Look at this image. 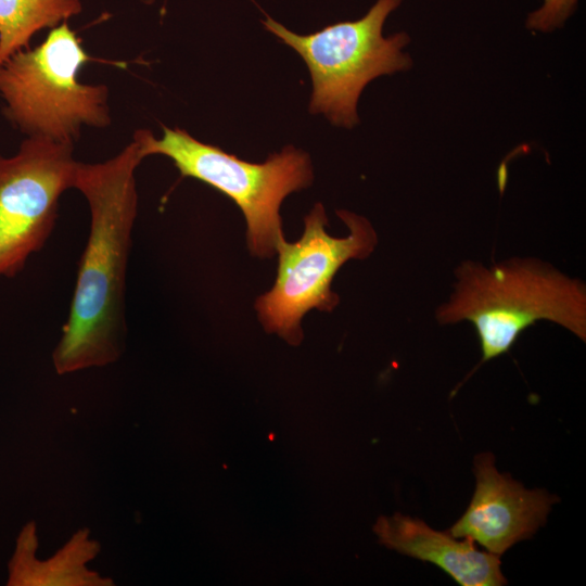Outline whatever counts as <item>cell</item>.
<instances>
[{
	"mask_svg": "<svg viewBox=\"0 0 586 586\" xmlns=\"http://www.w3.org/2000/svg\"><path fill=\"white\" fill-rule=\"evenodd\" d=\"M143 160L132 141L99 163L78 162L74 189L87 200L90 225L68 317L53 351L59 374L119 359L126 336V281L137 218L136 169Z\"/></svg>",
	"mask_w": 586,
	"mask_h": 586,
	"instance_id": "obj_1",
	"label": "cell"
},
{
	"mask_svg": "<svg viewBox=\"0 0 586 586\" xmlns=\"http://www.w3.org/2000/svg\"><path fill=\"white\" fill-rule=\"evenodd\" d=\"M449 298L435 318L442 324L469 321L480 340L476 366L509 352L537 321L561 326L585 342L586 286L537 258H508L489 266L466 260L455 271Z\"/></svg>",
	"mask_w": 586,
	"mask_h": 586,
	"instance_id": "obj_2",
	"label": "cell"
},
{
	"mask_svg": "<svg viewBox=\"0 0 586 586\" xmlns=\"http://www.w3.org/2000/svg\"><path fill=\"white\" fill-rule=\"evenodd\" d=\"M132 139L143 158L167 156L181 178L198 179L231 199L245 217L249 250L258 258L272 257L284 238L279 214L282 201L309 187L314 177L308 154L291 145L256 164L201 142L178 127L164 126L160 139L139 129Z\"/></svg>",
	"mask_w": 586,
	"mask_h": 586,
	"instance_id": "obj_3",
	"label": "cell"
},
{
	"mask_svg": "<svg viewBox=\"0 0 586 586\" xmlns=\"http://www.w3.org/2000/svg\"><path fill=\"white\" fill-rule=\"evenodd\" d=\"M91 60L66 21L51 28L39 46L16 52L0 66L4 115L28 137L56 141L75 142L82 125L107 127L106 86L78 80Z\"/></svg>",
	"mask_w": 586,
	"mask_h": 586,
	"instance_id": "obj_4",
	"label": "cell"
},
{
	"mask_svg": "<svg viewBox=\"0 0 586 586\" xmlns=\"http://www.w3.org/2000/svg\"><path fill=\"white\" fill-rule=\"evenodd\" d=\"M403 0H377L361 18L340 22L297 35L270 16L262 22L270 33L294 49L305 61L313 81L309 111L322 113L334 125L358 124L357 102L374 78L408 69L411 58L405 31L383 36L387 16Z\"/></svg>",
	"mask_w": 586,
	"mask_h": 586,
	"instance_id": "obj_5",
	"label": "cell"
},
{
	"mask_svg": "<svg viewBox=\"0 0 586 586\" xmlns=\"http://www.w3.org/2000/svg\"><path fill=\"white\" fill-rule=\"evenodd\" d=\"M349 233L334 238L326 232L328 218L317 203L304 218L301 239L278 246V271L273 286L257 297L255 309L267 332L277 333L292 345L303 339L302 319L310 309L332 311L340 298L331 290L339 269L349 259H365L374 250L378 238L362 216L337 211Z\"/></svg>",
	"mask_w": 586,
	"mask_h": 586,
	"instance_id": "obj_6",
	"label": "cell"
},
{
	"mask_svg": "<svg viewBox=\"0 0 586 586\" xmlns=\"http://www.w3.org/2000/svg\"><path fill=\"white\" fill-rule=\"evenodd\" d=\"M74 142L27 137L0 154V278L20 273L51 235L62 194L74 189Z\"/></svg>",
	"mask_w": 586,
	"mask_h": 586,
	"instance_id": "obj_7",
	"label": "cell"
},
{
	"mask_svg": "<svg viewBox=\"0 0 586 586\" xmlns=\"http://www.w3.org/2000/svg\"><path fill=\"white\" fill-rule=\"evenodd\" d=\"M474 474L472 499L446 532L456 538H469L498 557L514 544L531 538L558 501L545 489H526L510 475L498 472L491 453L475 457Z\"/></svg>",
	"mask_w": 586,
	"mask_h": 586,
	"instance_id": "obj_8",
	"label": "cell"
},
{
	"mask_svg": "<svg viewBox=\"0 0 586 586\" xmlns=\"http://www.w3.org/2000/svg\"><path fill=\"white\" fill-rule=\"evenodd\" d=\"M373 530L384 546L436 565L461 586L507 584L499 557L477 549L469 538L460 540L400 513L380 518Z\"/></svg>",
	"mask_w": 586,
	"mask_h": 586,
	"instance_id": "obj_9",
	"label": "cell"
},
{
	"mask_svg": "<svg viewBox=\"0 0 586 586\" xmlns=\"http://www.w3.org/2000/svg\"><path fill=\"white\" fill-rule=\"evenodd\" d=\"M37 526L27 522L18 533L8 563V586H111L112 579L89 571L86 564L101 550L88 528L78 530L54 556L38 560Z\"/></svg>",
	"mask_w": 586,
	"mask_h": 586,
	"instance_id": "obj_10",
	"label": "cell"
},
{
	"mask_svg": "<svg viewBox=\"0 0 586 586\" xmlns=\"http://www.w3.org/2000/svg\"><path fill=\"white\" fill-rule=\"evenodd\" d=\"M80 0H0V66L33 36L81 12Z\"/></svg>",
	"mask_w": 586,
	"mask_h": 586,
	"instance_id": "obj_11",
	"label": "cell"
},
{
	"mask_svg": "<svg viewBox=\"0 0 586 586\" xmlns=\"http://www.w3.org/2000/svg\"><path fill=\"white\" fill-rule=\"evenodd\" d=\"M578 0H543L537 10L528 13L526 28L537 33H550L561 28L574 12Z\"/></svg>",
	"mask_w": 586,
	"mask_h": 586,
	"instance_id": "obj_12",
	"label": "cell"
},
{
	"mask_svg": "<svg viewBox=\"0 0 586 586\" xmlns=\"http://www.w3.org/2000/svg\"><path fill=\"white\" fill-rule=\"evenodd\" d=\"M141 2H143L144 4H152L154 2V0H140Z\"/></svg>",
	"mask_w": 586,
	"mask_h": 586,
	"instance_id": "obj_13",
	"label": "cell"
}]
</instances>
